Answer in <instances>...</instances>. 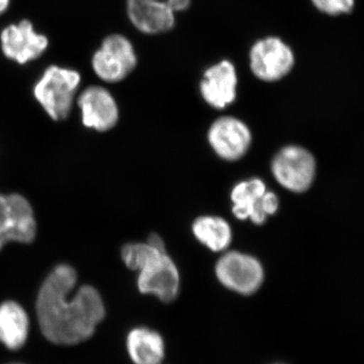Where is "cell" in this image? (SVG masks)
I'll return each instance as SVG.
<instances>
[{
  "label": "cell",
  "instance_id": "cell-1",
  "mask_svg": "<svg viewBox=\"0 0 364 364\" xmlns=\"http://www.w3.org/2000/svg\"><path fill=\"white\" fill-rule=\"evenodd\" d=\"M76 282L77 274L74 268L58 265L46 279L38 294L40 328L53 343L74 345L85 341L104 320V301L95 287H82L69 299Z\"/></svg>",
  "mask_w": 364,
  "mask_h": 364
},
{
  "label": "cell",
  "instance_id": "cell-2",
  "mask_svg": "<svg viewBox=\"0 0 364 364\" xmlns=\"http://www.w3.org/2000/svg\"><path fill=\"white\" fill-rule=\"evenodd\" d=\"M80 80L77 71L50 66L33 88V95L54 121H61L70 114Z\"/></svg>",
  "mask_w": 364,
  "mask_h": 364
},
{
  "label": "cell",
  "instance_id": "cell-3",
  "mask_svg": "<svg viewBox=\"0 0 364 364\" xmlns=\"http://www.w3.org/2000/svg\"><path fill=\"white\" fill-rule=\"evenodd\" d=\"M191 0H127L132 25L146 35L169 32L176 26V14L188 11Z\"/></svg>",
  "mask_w": 364,
  "mask_h": 364
},
{
  "label": "cell",
  "instance_id": "cell-4",
  "mask_svg": "<svg viewBox=\"0 0 364 364\" xmlns=\"http://www.w3.org/2000/svg\"><path fill=\"white\" fill-rule=\"evenodd\" d=\"M138 65L134 46L128 38L112 33L102 41L93 55L92 67L95 74L107 82H119L128 77Z\"/></svg>",
  "mask_w": 364,
  "mask_h": 364
},
{
  "label": "cell",
  "instance_id": "cell-5",
  "mask_svg": "<svg viewBox=\"0 0 364 364\" xmlns=\"http://www.w3.org/2000/svg\"><path fill=\"white\" fill-rule=\"evenodd\" d=\"M250 69L256 78L264 82H275L293 70L294 54L284 41L267 37L254 43L249 53Z\"/></svg>",
  "mask_w": 364,
  "mask_h": 364
},
{
  "label": "cell",
  "instance_id": "cell-6",
  "mask_svg": "<svg viewBox=\"0 0 364 364\" xmlns=\"http://www.w3.org/2000/svg\"><path fill=\"white\" fill-rule=\"evenodd\" d=\"M215 275L223 286L243 296L256 293L264 280L259 261L237 251L228 252L220 258L215 265Z\"/></svg>",
  "mask_w": 364,
  "mask_h": 364
},
{
  "label": "cell",
  "instance_id": "cell-7",
  "mask_svg": "<svg viewBox=\"0 0 364 364\" xmlns=\"http://www.w3.org/2000/svg\"><path fill=\"white\" fill-rule=\"evenodd\" d=\"M272 170L280 186L294 193H304L315 179V158L304 148L287 146L273 159Z\"/></svg>",
  "mask_w": 364,
  "mask_h": 364
},
{
  "label": "cell",
  "instance_id": "cell-8",
  "mask_svg": "<svg viewBox=\"0 0 364 364\" xmlns=\"http://www.w3.org/2000/svg\"><path fill=\"white\" fill-rule=\"evenodd\" d=\"M37 233L33 208L23 196L0 195V250L9 242L31 243Z\"/></svg>",
  "mask_w": 364,
  "mask_h": 364
},
{
  "label": "cell",
  "instance_id": "cell-9",
  "mask_svg": "<svg viewBox=\"0 0 364 364\" xmlns=\"http://www.w3.org/2000/svg\"><path fill=\"white\" fill-rule=\"evenodd\" d=\"M179 286L178 269L165 252L158 254L139 270V291L156 296L164 303H170L176 299Z\"/></svg>",
  "mask_w": 364,
  "mask_h": 364
},
{
  "label": "cell",
  "instance_id": "cell-10",
  "mask_svg": "<svg viewBox=\"0 0 364 364\" xmlns=\"http://www.w3.org/2000/svg\"><path fill=\"white\" fill-rule=\"evenodd\" d=\"M208 142L218 156L228 161H236L250 148V130L245 123L233 117L217 119L208 131Z\"/></svg>",
  "mask_w": 364,
  "mask_h": 364
},
{
  "label": "cell",
  "instance_id": "cell-11",
  "mask_svg": "<svg viewBox=\"0 0 364 364\" xmlns=\"http://www.w3.org/2000/svg\"><path fill=\"white\" fill-rule=\"evenodd\" d=\"M0 40L2 52L6 58L18 64H26L39 58L49 45L47 37L36 32L33 23L26 20L4 28Z\"/></svg>",
  "mask_w": 364,
  "mask_h": 364
},
{
  "label": "cell",
  "instance_id": "cell-12",
  "mask_svg": "<svg viewBox=\"0 0 364 364\" xmlns=\"http://www.w3.org/2000/svg\"><path fill=\"white\" fill-rule=\"evenodd\" d=\"M236 68L229 60H223L207 69L200 81V95L205 102L217 109L233 104L237 95Z\"/></svg>",
  "mask_w": 364,
  "mask_h": 364
},
{
  "label": "cell",
  "instance_id": "cell-13",
  "mask_svg": "<svg viewBox=\"0 0 364 364\" xmlns=\"http://www.w3.org/2000/svg\"><path fill=\"white\" fill-rule=\"evenodd\" d=\"M83 124L105 132L114 128L119 119V109L114 97L105 88L90 86L78 97Z\"/></svg>",
  "mask_w": 364,
  "mask_h": 364
},
{
  "label": "cell",
  "instance_id": "cell-14",
  "mask_svg": "<svg viewBox=\"0 0 364 364\" xmlns=\"http://www.w3.org/2000/svg\"><path fill=\"white\" fill-rule=\"evenodd\" d=\"M265 193L264 182L259 178L237 184L231 193L233 214L239 220L250 219L254 224H263L267 219L262 210V198Z\"/></svg>",
  "mask_w": 364,
  "mask_h": 364
},
{
  "label": "cell",
  "instance_id": "cell-15",
  "mask_svg": "<svg viewBox=\"0 0 364 364\" xmlns=\"http://www.w3.org/2000/svg\"><path fill=\"white\" fill-rule=\"evenodd\" d=\"M127 349L135 364H161L165 358L164 339L149 328L132 330L127 338Z\"/></svg>",
  "mask_w": 364,
  "mask_h": 364
},
{
  "label": "cell",
  "instance_id": "cell-16",
  "mask_svg": "<svg viewBox=\"0 0 364 364\" xmlns=\"http://www.w3.org/2000/svg\"><path fill=\"white\" fill-rule=\"evenodd\" d=\"M28 334V318L14 301L0 305V342L7 348L18 350L25 345Z\"/></svg>",
  "mask_w": 364,
  "mask_h": 364
},
{
  "label": "cell",
  "instance_id": "cell-17",
  "mask_svg": "<svg viewBox=\"0 0 364 364\" xmlns=\"http://www.w3.org/2000/svg\"><path fill=\"white\" fill-rule=\"evenodd\" d=\"M193 231L200 243L215 252L226 250L232 241L231 228L222 218H198L193 223Z\"/></svg>",
  "mask_w": 364,
  "mask_h": 364
},
{
  "label": "cell",
  "instance_id": "cell-18",
  "mask_svg": "<svg viewBox=\"0 0 364 364\" xmlns=\"http://www.w3.org/2000/svg\"><path fill=\"white\" fill-rule=\"evenodd\" d=\"M163 252L149 243L128 244L122 251V257L127 267L139 272L148 261Z\"/></svg>",
  "mask_w": 364,
  "mask_h": 364
},
{
  "label": "cell",
  "instance_id": "cell-19",
  "mask_svg": "<svg viewBox=\"0 0 364 364\" xmlns=\"http://www.w3.org/2000/svg\"><path fill=\"white\" fill-rule=\"evenodd\" d=\"M312 4L322 14L339 16L350 13L355 0H312Z\"/></svg>",
  "mask_w": 364,
  "mask_h": 364
},
{
  "label": "cell",
  "instance_id": "cell-20",
  "mask_svg": "<svg viewBox=\"0 0 364 364\" xmlns=\"http://www.w3.org/2000/svg\"><path fill=\"white\" fill-rule=\"evenodd\" d=\"M277 208H279V198L275 193L267 191L262 198L263 212L268 217V215L275 214Z\"/></svg>",
  "mask_w": 364,
  "mask_h": 364
},
{
  "label": "cell",
  "instance_id": "cell-21",
  "mask_svg": "<svg viewBox=\"0 0 364 364\" xmlns=\"http://www.w3.org/2000/svg\"><path fill=\"white\" fill-rule=\"evenodd\" d=\"M148 243L154 246L155 248L159 249V250L164 251L165 252L164 244H163L162 239L160 238L159 236H157V235H152V236L150 237Z\"/></svg>",
  "mask_w": 364,
  "mask_h": 364
},
{
  "label": "cell",
  "instance_id": "cell-22",
  "mask_svg": "<svg viewBox=\"0 0 364 364\" xmlns=\"http://www.w3.org/2000/svg\"><path fill=\"white\" fill-rule=\"evenodd\" d=\"M11 0H0V14L6 13L9 6Z\"/></svg>",
  "mask_w": 364,
  "mask_h": 364
},
{
  "label": "cell",
  "instance_id": "cell-23",
  "mask_svg": "<svg viewBox=\"0 0 364 364\" xmlns=\"http://www.w3.org/2000/svg\"><path fill=\"white\" fill-rule=\"evenodd\" d=\"M11 364H21V363H11Z\"/></svg>",
  "mask_w": 364,
  "mask_h": 364
}]
</instances>
